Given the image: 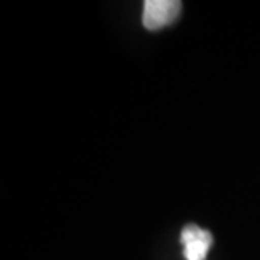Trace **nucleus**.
<instances>
[{
  "label": "nucleus",
  "mask_w": 260,
  "mask_h": 260,
  "mask_svg": "<svg viewBox=\"0 0 260 260\" xmlns=\"http://www.w3.org/2000/svg\"><path fill=\"white\" fill-rule=\"evenodd\" d=\"M181 12V2L178 0H147L144 4L142 22L147 29L155 30L173 24Z\"/></svg>",
  "instance_id": "nucleus-1"
},
{
  "label": "nucleus",
  "mask_w": 260,
  "mask_h": 260,
  "mask_svg": "<svg viewBox=\"0 0 260 260\" xmlns=\"http://www.w3.org/2000/svg\"><path fill=\"white\" fill-rule=\"evenodd\" d=\"M181 243L184 245V257L188 260H205L213 238L210 232L196 225H189L181 232Z\"/></svg>",
  "instance_id": "nucleus-2"
}]
</instances>
